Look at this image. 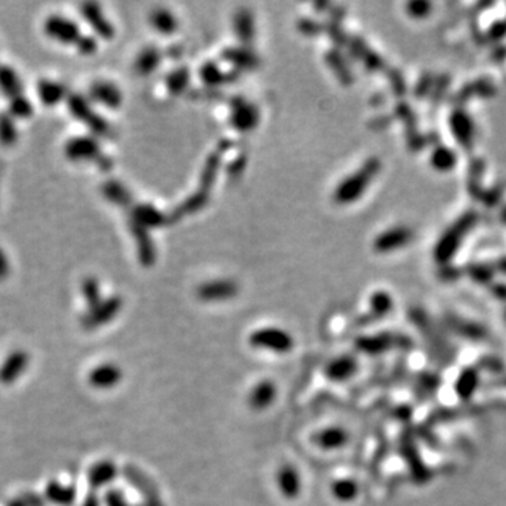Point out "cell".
Returning a JSON list of instances; mask_svg holds the SVG:
<instances>
[{
    "mask_svg": "<svg viewBox=\"0 0 506 506\" xmlns=\"http://www.w3.org/2000/svg\"><path fill=\"white\" fill-rule=\"evenodd\" d=\"M379 169L380 162L376 158L369 159L357 172L340 182L333 193V200L338 204H352L360 199Z\"/></svg>",
    "mask_w": 506,
    "mask_h": 506,
    "instance_id": "1",
    "label": "cell"
},
{
    "mask_svg": "<svg viewBox=\"0 0 506 506\" xmlns=\"http://www.w3.org/2000/svg\"><path fill=\"white\" fill-rule=\"evenodd\" d=\"M64 152L72 162L92 161L104 172H108L114 166L113 159L103 154L100 144L95 137H74L65 144Z\"/></svg>",
    "mask_w": 506,
    "mask_h": 506,
    "instance_id": "2",
    "label": "cell"
},
{
    "mask_svg": "<svg viewBox=\"0 0 506 506\" xmlns=\"http://www.w3.org/2000/svg\"><path fill=\"white\" fill-rule=\"evenodd\" d=\"M249 345L256 350H265L275 355L290 353L294 347V338L282 328H260L251 333Z\"/></svg>",
    "mask_w": 506,
    "mask_h": 506,
    "instance_id": "3",
    "label": "cell"
},
{
    "mask_svg": "<svg viewBox=\"0 0 506 506\" xmlns=\"http://www.w3.org/2000/svg\"><path fill=\"white\" fill-rule=\"evenodd\" d=\"M44 31L52 40L64 44H76L81 38V30L78 24L64 16H50L44 23Z\"/></svg>",
    "mask_w": 506,
    "mask_h": 506,
    "instance_id": "4",
    "label": "cell"
},
{
    "mask_svg": "<svg viewBox=\"0 0 506 506\" xmlns=\"http://www.w3.org/2000/svg\"><path fill=\"white\" fill-rule=\"evenodd\" d=\"M276 485L284 500L296 501L303 491V480L297 467L293 464H283L276 473Z\"/></svg>",
    "mask_w": 506,
    "mask_h": 506,
    "instance_id": "5",
    "label": "cell"
},
{
    "mask_svg": "<svg viewBox=\"0 0 506 506\" xmlns=\"http://www.w3.org/2000/svg\"><path fill=\"white\" fill-rule=\"evenodd\" d=\"M122 306V301L118 296H113L110 299L101 300L100 303L95 305L93 308H89V311L85 314L82 323L86 329H96L101 325L110 322L115 315L120 312Z\"/></svg>",
    "mask_w": 506,
    "mask_h": 506,
    "instance_id": "6",
    "label": "cell"
},
{
    "mask_svg": "<svg viewBox=\"0 0 506 506\" xmlns=\"http://www.w3.org/2000/svg\"><path fill=\"white\" fill-rule=\"evenodd\" d=\"M258 122L259 111L252 103L242 98H235L231 100V124L235 130L246 132L253 130Z\"/></svg>",
    "mask_w": 506,
    "mask_h": 506,
    "instance_id": "7",
    "label": "cell"
},
{
    "mask_svg": "<svg viewBox=\"0 0 506 506\" xmlns=\"http://www.w3.org/2000/svg\"><path fill=\"white\" fill-rule=\"evenodd\" d=\"M359 372V362L356 357L349 355H342L332 359L323 369V374L329 381L343 383L355 377Z\"/></svg>",
    "mask_w": 506,
    "mask_h": 506,
    "instance_id": "8",
    "label": "cell"
},
{
    "mask_svg": "<svg viewBox=\"0 0 506 506\" xmlns=\"http://www.w3.org/2000/svg\"><path fill=\"white\" fill-rule=\"evenodd\" d=\"M238 284L234 280H212L197 289V297L205 301H226L238 294Z\"/></svg>",
    "mask_w": 506,
    "mask_h": 506,
    "instance_id": "9",
    "label": "cell"
},
{
    "mask_svg": "<svg viewBox=\"0 0 506 506\" xmlns=\"http://www.w3.org/2000/svg\"><path fill=\"white\" fill-rule=\"evenodd\" d=\"M277 394H279V390H277V386L275 384V381L260 380L252 387V390L248 396V405L251 409H253L256 412H263L276 403Z\"/></svg>",
    "mask_w": 506,
    "mask_h": 506,
    "instance_id": "10",
    "label": "cell"
},
{
    "mask_svg": "<svg viewBox=\"0 0 506 506\" xmlns=\"http://www.w3.org/2000/svg\"><path fill=\"white\" fill-rule=\"evenodd\" d=\"M349 442V433L342 426H326L315 433L314 443L323 452H335L345 447Z\"/></svg>",
    "mask_w": 506,
    "mask_h": 506,
    "instance_id": "11",
    "label": "cell"
},
{
    "mask_svg": "<svg viewBox=\"0 0 506 506\" xmlns=\"http://www.w3.org/2000/svg\"><path fill=\"white\" fill-rule=\"evenodd\" d=\"M81 11H82V16L85 17V20L89 23V25H92V28L96 31V34L100 35L101 38L111 40L114 37L115 30H114L113 24L103 14V10L98 3H93V1L84 3L81 7Z\"/></svg>",
    "mask_w": 506,
    "mask_h": 506,
    "instance_id": "12",
    "label": "cell"
},
{
    "mask_svg": "<svg viewBox=\"0 0 506 506\" xmlns=\"http://www.w3.org/2000/svg\"><path fill=\"white\" fill-rule=\"evenodd\" d=\"M131 221L146 229H151L165 225L169 218L152 204H137L132 207Z\"/></svg>",
    "mask_w": 506,
    "mask_h": 506,
    "instance_id": "13",
    "label": "cell"
},
{
    "mask_svg": "<svg viewBox=\"0 0 506 506\" xmlns=\"http://www.w3.org/2000/svg\"><path fill=\"white\" fill-rule=\"evenodd\" d=\"M130 229L132 232V236L137 242V248H138V256H139V262L144 266H152L155 263L156 259V252H155V246L154 242L149 236V229L130 221Z\"/></svg>",
    "mask_w": 506,
    "mask_h": 506,
    "instance_id": "14",
    "label": "cell"
},
{
    "mask_svg": "<svg viewBox=\"0 0 506 506\" xmlns=\"http://www.w3.org/2000/svg\"><path fill=\"white\" fill-rule=\"evenodd\" d=\"M122 379V372L117 364L113 363H104L93 369L89 374V383L101 390L113 389L115 387Z\"/></svg>",
    "mask_w": 506,
    "mask_h": 506,
    "instance_id": "15",
    "label": "cell"
},
{
    "mask_svg": "<svg viewBox=\"0 0 506 506\" xmlns=\"http://www.w3.org/2000/svg\"><path fill=\"white\" fill-rule=\"evenodd\" d=\"M28 366V356L25 352L11 353L0 367V381L10 384L17 380Z\"/></svg>",
    "mask_w": 506,
    "mask_h": 506,
    "instance_id": "16",
    "label": "cell"
},
{
    "mask_svg": "<svg viewBox=\"0 0 506 506\" xmlns=\"http://www.w3.org/2000/svg\"><path fill=\"white\" fill-rule=\"evenodd\" d=\"M91 98L108 108H118L122 103V95L120 89L107 81L95 82L89 91Z\"/></svg>",
    "mask_w": 506,
    "mask_h": 506,
    "instance_id": "17",
    "label": "cell"
},
{
    "mask_svg": "<svg viewBox=\"0 0 506 506\" xmlns=\"http://www.w3.org/2000/svg\"><path fill=\"white\" fill-rule=\"evenodd\" d=\"M222 59L229 62L231 65H234L238 69L253 71L260 65V61L256 57V54H253L251 50L242 48V47L225 48L222 51Z\"/></svg>",
    "mask_w": 506,
    "mask_h": 506,
    "instance_id": "18",
    "label": "cell"
},
{
    "mask_svg": "<svg viewBox=\"0 0 506 506\" xmlns=\"http://www.w3.org/2000/svg\"><path fill=\"white\" fill-rule=\"evenodd\" d=\"M234 30L235 35L243 45H251L255 37V24L252 11L246 7H241L234 16Z\"/></svg>",
    "mask_w": 506,
    "mask_h": 506,
    "instance_id": "19",
    "label": "cell"
},
{
    "mask_svg": "<svg viewBox=\"0 0 506 506\" xmlns=\"http://www.w3.org/2000/svg\"><path fill=\"white\" fill-rule=\"evenodd\" d=\"M325 62L328 64L329 69L335 74V76L338 78V81L342 85L349 86V85L353 84L352 69H350L346 58L342 55L340 51H338V50L328 51L326 55H325Z\"/></svg>",
    "mask_w": 506,
    "mask_h": 506,
    "instance_id": "20",
    "label": "cell"
},
{
    "mask_svg": "<svg viewBox=\"0 0 506 506\" xmlns=\"http://www.w3.org/2000/svg\"><path fill=\"white\" fill-rule=\"evenodd\" d=\"M330 494L338 502L350 504L359 498L360 487L353 478H339L332 483Z\"/></svg>",
    "mask_w": 506,
    "mask_h": 506,
    "instance_id": "21",
    "label": "cell"
},
{
    "mask_svg": "<svg viewBox=\"0 0 506 506\" xmlns=\"http://www.w3.org/2000/svg\"><path fill=\"white\" fill-rule=\"evenodd\" d=\"M347 48H349V51H350V54H352V57L355 59H359V61L362 59L364 62L367 69L376 71V69H379L381 67V61L377 58V55L374 52H372L367 48L366 42L360 37L349 38Z\"/></svg>",
    "mask_w": 506,
    "mask_h": 506,
    "instance_id": "22",
    "label": "cell"
},
{
    "mask_svg": "<svg viewBox=\"0 0 506 506\" xmlns=\"http://www.w3.org/2000/svg\"><path fill=\"white\" fill-rule=\"evenodd\" d=\"M162 57V52L156 47H145L135 59V71L141 76L151 75L161 65Z\"/></svg>",
    "mask_w": 506,
    "mask_h": 506,
    "instance_id": "23",
    "label": "cell"
},
{
    "mask_svg": "<svg viewBox=\"0 0 506 506\" xmlns=\"http://www.w3.org/2000/svg\"><path fill=\"white\" fill-rule=\"evenodd\" d=\"M103 196L113 204L120 207H130L132 204V196L130 190L118 180L110 179L101 186Z\"/></svg>",
    "mask_w": 506,
    "mask_h": 506,
    "instance_id": "24",
    "label": "cell"
},
{
    "mask_svg": "<svg viewBox=\"0 0 506 506\" xmlns=\"http://www.w3.org/2000/svg\"><path fill=\"white\" fill-rule=\"evenodd\" d=\"M200 78L207 86H219L234 82L238 78V72H222L215 62H205L200 68Z\"/></svg>",
    "mask_w": 506,
    "mask_h": 506,
    "instance_id": "25",
    "label": "cell"
},
{
    "mask_svg": "<svg viewBox=\"0 0 506 506\" xmlns=\"http://www.w3.org/2000/svg\"><path fill=\"white\" fill-rule=\"evenodd\" d=\"M38 98L44 105L52 107L67 98V89L58 82L42 79L38 82Z\"/></svg>",
    "mask_w": 506,
    "mask_h": 506,
    "instance_id": "26",
    "label": "cell"
},
{
    "mask_svg": "<svg viewBox=\"0 0 506 506\" xmlns=\"http://www.w3.org/2000/svg\"><path fill=\"white\" fill-rule=\"evenodd\" d=\"M115 477H117V467L114 463L107 460L95 464L89 471V483L93 488H101L110 484L111 481H114Z\"/></svg>",
    "mask_w": 506,
    "mask_h": 506,
    "instance_id": "27",
    "label": "cell"
},
{
    "mask_svg": "<svg viewBox=\"0 0 506 506\" xmlns=\"http://www.w3.org/2000/svg\"><path fill=\"white\" fill-rule=\"evenodd\" d=\"M209 200V193L197 190L193 196H190L189 199H186L180 205H178L173 212L171 214V219L172 221H178L180 218H183L188 214H193L196 211H200L207 205V202Z\"/></svg>",
    "mask_w": 506,
    "mask_h": 506,
    "instance_id": "28",
    "label": "cell"
},
{
    "mask_svg": "<svg viewBox=\"0 0 506 506\" xmlns=\"http://www.w3.org/2000/svg\"><path fill=\"white\" fill-rule=\"evenodd\" d=\"M0 91L8 99L20 96L23 92V85L18 75L13 68L6 65H0Z\"/></svg>",
    "mask_w": 506,
    "mask_h": 506,
    "instance_id": "29",
    "label": "cell"
},
{
    "mask_svg": "<svg viewBox=\"0 0 506 506\" xmlns=\"http://www.w3.org/2000/svg\"><path fill=\"white\" fill-rule=\"evenodd\" d=\"M152 27L163 35H171L178 30L176 17L166 8H155L149 16Z\"/></svg>",
    "mask_w": 506,
    "mask_h": 506,
    "instance_id": "30",
    "label": "cell"
},
{
    "mask_svg": "<svg viewBox=\"0 0 506 506\" xmlns=\"http://www.w3.org/2000/svg\"><path fill=\"white\" fill-rule=\"evenodd\" d=\"M168 92L173 96H179L182 93H185L189 88L190 84V72L186 67H180L176 68L175 71H172L171 74L166 75L165 79Z\"/></svg>",
    "mask_w": 506,
    "mask_h": 506,
    "instance_id": "31",
    "label": "cell"
},
{
    "mask_svg": "<svg viewBox=\"0 0 506 506\" xmlns=\"http://www.w3.org/2000/svg\"><path fill=\"white\" fill-rule=\"evenodd\" d=\"M76 491L71 485H62L59 483H51L47 487V498L57 505L69 506L74 504Z\"/></svg>",
    "mask_w": 506,
    "mask_h": 506,
    "instance_id": "32",
    "label": "cell"
},
{
    "mask_svg": "<svg viewBox=\"0 0 506 506\" xmlns=\"http://www.w3.org/2000/svg\"><path fill=\"white\" fill-rule=\"evenodd\" d=\"M221 168V154L215 152L211 154L202 168V176H200V190L209 193V189L215 183V178L219 172Z\"/></svg>",
    "mask_w": 506,
    "mask_h": 506,
    "instance_id": "33",
    "label": "cell"
},
{
    "mask_svg": "<svg viewBox=\"0 0 506 506\" xmlns=\"http://www.w3.org/2000/svg\"><path fill=\"white\" fill-rule=\"evenodd\" d=\"M68 107H69L71 114L76 120H79L85 124H88L91 121V118L96 114L93 111V108L91 107L89 101L86 100L82 95H71L68 98Z\"/></svg>",
    "mask_w": 506,
    "mask_h": 506,
    "instance_id": "34",
    "label": "cell"
},
{
    "mask_svg": "<svg viewBox=\"0 0 506 506\" xmlns=\"http://www.w3.org/2000/svg\"><path fill=\"white\" fill-rule=\"evenodd\" d=\"M18 138V131L14 122V117L8 113H0V144L4 146H11Z\"/></svg>",
    "mask_w": 506,
    "mask_h": 506,
    "instance_id": "35",
    "label": "cell"
},
{
    "mask_svg": "<svg viewBox=\"0 0 506 506\" xmlns=\"http://www.w3.org/2000/svg\"><path fill=\"white\" fill-rule=\"evenodd\" d=\"M406 239V232H404L403 229H394V231H389L383 235H380L376 242H374V246H376V251L379 252H387L390 249H394L396 246L401 245Z\"/></svg>",
    "mask_w": 506,
    "mask_h": 506,
    "instance_id": "36",
    "label": "cell"
},
{
    "mask_svg": "<svg viewBox=\"0 0 506 506\" xmlns=\"http://www.w3.org/2000/svg\"><path fill=\"white\" fill-rule=\"evenodd\" d=\"M370 305H372V311L369 314V318L367 321H373L376 318H380V316H384L389 309L391 308V300L390 297L384 293V292H377L372 300H370Z\"/></svg>",
    "mask_w": 506,
    "mask_h": 506,
    "instance_id": "37",
    "label": "cell"
},
{
    "mask_svg": "<svg viewBox=\"0 0 506 506\" xmlns=\"http://www.w3.org/2000/svg\"><path fill=\"white\" fill-rule=\"evenodd\" d=\"M33 111H34V107H33L31 101L28 100L25 96L20 95V96L10 99L8 113L14 118H30L33 115Z\"/></svg>",
    "mask_w": 506,
    "mask_h": 506,
    "instance_id": "38",
    "label": "cell"
},
{
    "mask_svg": "<svg viewBox=\"0 0 506 506\" xmlns=\"http://www.w3.org/2000/svg\"><path fill=\"white\" fill-rule=\"evenodd\" d=\"M82 292H84V297H85L86 303L89 305V308H93L95 305L100 303V287H99V283H98V280L95 277H86L84 280Z\"/></svg>",
    "mask_w": 506,
    "mask_h": 506,
    "instance_id": "39",
    "label": "cell"
},
{
    "mask_svg": "<svg viewBox=\"0 0 506 506\" xmlns=\"http://www.w3.org/2000/svg\"><path fill=\"white\" fill-rule=\"evenodd\" d=\"M300 33H303L304 35H309V37H315L319 35L323 31V25L312 18H301L297 24Z\"/></svg>",
    "mask_w": 506,
    "mask_h": 506,
    "instance_id": "40",
    "label": "cell"
},
{
    "mask_svg": "<svg viewBox=\"0 0 506 506\" xmlns=\"http://www.w3.org/2000/svg\"><path fill=\"white\" fill-rule=\"evenodd\" d=\"M76 47L81 54L92 55L98 51V41L92 35H81V38L76 42Z\"/></svg>",
    "mask_w": 506,
    "mask_h": 506,
    "instance_id": "41",
    "label": "cell"
},
{
    "mask_svg": "<svg viewBox=\"0 0 506 506\" xmlns=\"http://www.w3.org/2000/svg\"><path fill=\"white\" fill-rule=\"evenodd\" d=\"M105 505L107 506H131L127 500L124 498V495L120 491H108L105 495Z\"/></svg>",
    "mask_w": 506,
    "mask_h": 506,
    "instance_id": "42",
    "label": "cell"
},
{
    "mask_svg": "<svg viewBox=\"0 0 506 506\" xmlns=\"http://www.w3.org/2000/svg\"><path fill=\"white\" fill-rule=\"evenodd\" d=\"M245 166H246V158H245V156H239V158H236V159L228 166V175H229L231 178H236V176H239V175L243 172Z\"/></svg>",
    "mask_w": 506,
    "mask_h": 506,
    "instance_id": "43",
    "label": "cell"
},
{
    "mask_svg": "<svg viewBox=\"0 0 506 506\" xmlns=\"http://www.w3.org/2000/svg\"><path fill=\"white\" fill-rule=\"evenodd\" d=\"M10 273V266H8V260L6 253L3 252V249L0 248V280L7 277Z\"/></svg>",
    "mask_w": 506,
    "mask_h": 506,
    "instance_id": "44",
    "label": "cell"
},
{
    "mask_svg": "<svg viewBox=\"0 0 506 506\" xmlns=\"http://www.w3.org/2000/svg\"><path fill=\"white\" fill-rule=\"evenodd\" d=\"M82 506H100V502H99V500L96 497H91L84 502Z\"/></svg>",
    "mask_w": 506,
    "mask_h": 506,
    "instance_id": "45",
    "label": "cell"
},
{
    "mask_svg": "<svg viewBox=\"0 0 506 506\" xmlns=\"http://www.w3.org/2000/svg\"><path fill=\"white\" fill-rule=\"evenodd\" d=\"M8 506H30V504L25 502V500H16Z\"/></svg>",
    "mask_w": 506,
    "mask_h": 506,
    "instance_id": "46",
    "label": "cell"
}]
</instances>
